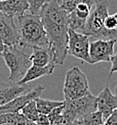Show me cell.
<instances>
[{"label": "cell", "mask_w": 117, "mask_h": 125, "mask_svg": "<svg viewBox=\"0 0 117 125\" xmlns=\"http://www.w3.org/2000/svg\"><path fill=\"white\" fill-rule=\"evenodd\" d=\"M110 62H111V68H110V71H109V79L111 78L113 73L117 72V52L116 54H113L111 56Z\"/></svg>", "instance_id": "4316f807"}, {"label": "cell", "mask_w": 117, "mask_h": 125, "mask_svg": "<svg viewBox=\"0 0 117 125\" xmlns=\"http://www.w3.org/2000/svg\"><path fill=\"white\" fill-rule=\"evenodd\" d=\"M116 112H117V108H116Z\"/></svg>", "instance_id": "836d02e7"}, {"label": "cell", "mask_w": 117, "mask_h": 125, "mask_svg": "<svg viewBox=\"0 0 117 125\" xmlns=\"http://www.w3.org/2000/svg\"><path fill=\"white\" fill-rule=\"evenodd\" d=\"M1 56L9 69V81L13 83H18L32 64L30 55H27L20 49L17 48L16 45H4Z\"/></svg>", "instance_id": "277c9868"}, {"label": "cell", "mask_w": 117, "mask_h": 125, "mask_svg": "<svg viewBox=\"0 0 117 125\" xmlns=\"http://www.w3.org/2000/svg\"><path fill=\"white\" fill-rule=\"evenodd\" d=\"M26 1L28 3V10H30V14L39 15V13L43 5L50 2L51 0H26Z\"/></svg>", "instance_id": "44dd1931"}, {"label": "cell", "mask_w": 117, "mask_h": 125, "mask_svg": "<svg viewBox=\"0 0 117 125\" xmlns=\"http://www.w3.org/2000/svg\"><path fill=\"white\" fill-rule=\"evenodd\" d=\"M67 14L60 6L58 0H51L44 4L39 13L46 37L54 51L56 65H63L67 56Z\"/></svg>", "instance_id": "6da1fadb"}, {"label": "cell", "mask_w": 117, "mask_h": 125, "mask_svg": "<svg viewBox=\"0 0 117 125\" xmlns=\"http://www.w3.org/2000/svg\"><path fill=\"white\" fill-rule=\"evenodd\" d=\"M44 90H45V86L38 85L31 89L28 92L22 94L19 96L15 97L8 103L3 105V106H0V113H18L27 103L40 97V95L42 94Z\"/></svg>", "instance_id": "30bf717a"}, {"label": "cell", "mask_w": 117, "mask_h": 125, "mask_svg": "<svg viewBox=\"0 0 117 125\" xmlns=\"http://www.w3.org/2000/svg\"><path fill=\"white\" fill-rule=\"evenodd\" d=\"M96 0H83L72 12L67 14L68 27L77 32L82 33L88 17L95 3Z\"/></svg>", "instance_id": "ba28073f"}, {"label": "cell", "mask_w": 117, "mask_h": 125, "mask_svg": "<svg viewBox=\"0 0 117 125\" xmlns=\"http://www.w3.org/2000/svg\"><path fill=\"white\" fill-rule=\"evenodd\" d=\"M35 101H36V107H37L39 113H43V114H48L53 108L64 104V101H62V102L51 101L47 99H41L40 97L36 98Z\"/></svg>", "instance_id": "ac0fdd59"}, {"label": "cell", "mask_w": 117, "mask_h": 125, "mask_svg": "<svg viewBox=\"0 0 117 125\" xmlns=\"http://www.w3.org/2000/svg\"><path fill=\"white\" fill-rule=\"evenodd\" d=\"M35 123L40 125H50V120L47 114H43V113H39L37 118L36 119Z\"/></svg>", "instance_id": "d4e9b609"}, {"label": "cell", "mask_w": 117, "mask_h": 125, "mask_svg": "<svg viewBox=\"0 0 117 125\" xmlns=\"http://www.w3.org/2000/svg\"><path fill=\"white\" fill-rule=\"evenodd\" d=\"M89 91L86 75L78 67H73L66 73L63 85L65 100H74L83 96Z\"/></svg>", "instance_id": "8992f818"}, {"label": "cell", "mask_w": 117, "mask_h": 125, "mask_svg": "<svg viewBox=\"0 0 117 125\" xmlns=\"http://www.w3.org/2000/svg\"><path fill=\"white\" fill-rule=\"evenodd\" d=\"M78 125H101L104 124V117L99 111L83 116L77 120Z\"/></svg>", "instance_id": "d6986e66"}, {"label": "cell", "mask_w": 117, "mask_h": 125, "mask_svg": "<svg viewBox=\"0 0 117 125\" xmlns=\"http://www.w3.org/2000/svg\"><path fill=\"white\" fill-rule=\"evenodd\" d=\"M55 63H50L46 66H37L31 64L30 68L28 69V70L26 71V73H25L24 77L19 80L18 83L19 84H27L28 82L33 81L35 80L41 78L45 75H50L53 73L54 69L56 67Z\"/></svg>", "instance_id": "2e32d148"}, {"label": "cell", "mask_w": 117, "mask_h": 125, "mask_svg": "<svg viewBox=\"0 0 117 125\" xmlns=\"http://www.w3.org/2000/svg\"><path fill=\"white\" fill-rule=\"evenodd\" d=\"M71 125H78V123H77V121H73V122L71 124Z\"/></svg>", "instance_id": "f1b7e54d"}, {"label": "cell", "mask_w": 117, "mask_h": 125, "mask_svg": "<svg viewBox=\"0 0 117 125\" xmlns=\"http://www.w3.org/2000/svg\"><path fill=\"white\" fill-rule=\"evenodd\" d=\"M104 25L108 30H117V20L114 14H108Z\"/></svg>", "instance_id": "603a6c76"}, {"label": "cell", "mask_w": 117, "mask_h": 125, "mask_svg": "<svg viewBox=\"0 0 117 125\" xmlns=\"http://www.w3.org/2000/svg\"><path fill=\"white\" fill-rule=\"evenodd\" d=\"M83 0H58L59 4L67 14L72 12L77 7V5Z\"/></svg>", "instance_id": "7402d4cb"}, {"label": "cell", "mask_w": 117, "mask_h": 125, "mask_svg": "<svg viewBox=\"0 0 117 125\" xmlns=\"http://www.w3.org/2000/svg\"><path fill=\"white\" fill-rule=\"evenodd\" d=\"M0 38L6 46H14L19 43V32L14 17L0 12Z\"/></svg>", "instance_id": "8fae6325"}, {"label": "cell", "mask_w": 117, "mask_h": 125, "mask_svg": "<svg viewBox=\"0 0 117 125\" xmlns=\"http://www.w3.org/2000/svg\"><path fill=\"white\" fill-rule=\"evenodd\" d=\"M115 93H116V95L117 96V84H116V88H115Z\"/></svg>", "instance_id": "4dcf8cb0"}, {"label": "cell", "mask_w": 117, "mask_h": 125, "mask_svg": "<svg viewBox=\"0 0 117 125\" xmlns=\"http://www.w3.org/2000/svg\"><path fill=\"white\" fill-rule=\"evenodd\" d=\"M109 14L108 0H96L88 17L82 34L91 36L94 40H116L117 30H108L104 24Z\"/></svg>", "instance_id": "3957f363"}, {"label": "cell", "mask_w": 117, "mask_h": 125, "mask_svg": "<svg viewBox=\"0 0 117 125\" xmlns=\"http://www.w3.org/2000/svg\"><path fill=\"white\" fill-rule=\"evenodd\" d=\"M89 36L68 28L67 54L92 64L89 57Z\"/></svg>", "instance_id": "52a82bcc"}, {"label": "cell", "mask_w": 117, "mask_h": 125, "mask_svg": "<svg viewBox=\"0 0 117 125\" xmlns=\"http://www.w3.org/2000/svg\"><path fill=\"white\" fill-rule=\"evenodd\" d=\"M22 114L25 116L27 119H29L30 121L35 122L36 119L37 118L38 115H39V112L36 107V101L33 100L31 102H30L29 103H27L21 109Z\"/></svg>", "instance_id": "ffe728a7"}, {"label": "cell", "mask_w": 117, "mask_h": 125, "mask_svg": "<svg viewBox=\"0 0 117 125\" xmlns=\"http://www.w3.org/2000/svg\"><path fill=\"white\" fill-rule=\"evenodd\" d=\"M28 10V3L26 0H2L0 1V12L19 17L25 14Z\"/></svg>", "instance_id": "9a60e30c"}, {"label": "cell", "mask_w": 117, "mask_h": 125, "mask_svg": "<svg viewBox=\"0 0 117 125\" xmlns=\"http://www.w3.org/2000/svg\"><path fill=\"white\" fill-rule=\"evenodd\" d=\"M30 125H40V124H36V123H35V122H30Z\"/></svg>", "instance_id": "f546056e"}, {"label": "cell", "mask_w": 117, "mask_h": 125, "mask_svg": "<svg viewBox=\"0 0 117 125\" xmlns=\"http://www.w3.org/2000/svg\"><path fill=\"white\" fill-rule=\"evenodd\" d=\"M114 15H115V17H116V19L117 20V13H116V14H114Z\"/></svg>", "instance_id": "d6a6232c"}, {"label": "cell", "mask_w": 117, "mask_h": 125, "mask_svg": "<svg viewBox=\"0 0 117 125\" xmlns=\"http://www.w3.org/2000/svg\"><path fill=\"white\" fill-rule=\"evenodd\" d=\"M3 47H4V44H3V41H2V39L0 38V55L2 54V52H3Z\"/></svg>", "instance_id": "83f0119b"}, {"label": "cell", "mask_w": 117, "mask_h": 125, "mask_svg": "<svg viewBox=\"0 0 117 125\" xmlns=\"http://www.w3.org/2000/svg\"><path fill=\"white\" fill-rule=\"evenodd\" d=\"M101 125H104V124H101Z\"/></svg>", "instance_id": "e575fe53"}, {"label": "cell", "mask_w": 117, "mask_h": 125, "mask_svg": "<svg viewBox=\"0 0 117 125\" xmlns=\"http://www.w3.org/2000/svg\"><path fill=\"white\" fill-rule=\"evenodd\" d=\"M30 59L32 64L41 67L55 63L54 51L51 46L34 47L31 55H30Z\"/></svg>", "instance_id": "5bb4252c"}, {"label": "cell", "mask_w": 117, "mask_h": 125, "mask_svg": "<svg viewBox=\"0 0 117 125\" xmlns=\"http://www.w3.org/2000/svg\"><path fill=\"white\" fill-rule=\"evenodd\" d=\"M0 1H2V0H0Z\"/></svg>", "instance_id": "d590c367"}, {"label": "cell", "mask_w": 117, "mask_h": 125, "mask_svg": "<svg viewBox=\"0 0 117 125\" xmlns=\"http://www.w3.org/2000/svg\"><path fill=\"white\" fill-rule=\"evenodd\" d=\"M30 122L22 113H0V124H9L12 125H30Z\"/></svg>", "instance_id": "e0dca14e"}, {"label": "cell", "mask_w": 117, "mask_h": 125, "mask_svg": "<svg viewBox=\"0 0 117 125\" xmlns=\"http://www.w3.org/2000/svg\"><path fill=\"white\" fill-rule=\"evenodd\" d=\"M63 108H64V104L62 105V106H56V107L53 108V109L47 114V116H48V117H49V120H50V123L53 122L56 117H58L63 113Z\"/></svg>", "instance_id": "cb8c5ba5"}, {"label": "cell", "mask_w": 117, "mask_h": 125, "mask_svg": "<svg viewBox=\"0 0 117 125\" xmlns=\"http://www.w3.org/2000/svg\"><path fill=\"white\" fill-rule=\"evenodd\" d=\"M104 125H117V112L115 110L110 115L105 118Z\"/></svg>", "instance_id": "484cf974"}, {"label": "cell", "mask_w": 117, "mask_h": 125, "mask_svg": "<svg viewBox=\"0 0 117 125\" xmlns=\"http://www.w3.org/2000/svg\"><path fill=\"white\" fill-rule=\"evenodd\" d=\"M96 100L97 97L89 91L78 99L65 100L63 114L70 122L77 121L83 116L97 111Z\"/></svg>", "instance_id": "5b68a950"}, {"label": "cell", "mask_w": 117, "mask_h": 125, "mask_svg": "<svg viewBox=\"0 0 117 125\" xmlns=\"http://www.w3.org/2000/svg\"><path fill=\"white\" fill-rule=\"evenodd\" d=\"M18 18L19 45L24 47L51 46L46 37L43 24L37 14H23Z\"/></svg>", "instance_id": "7a4b0ae2"}, {"label": "cell", "mask_w": 117, "mask_h": 125, "mask_svg": "<svg viewBox=\"0 0 117 125\" xmlns=\"http://www.w3.org/2000/svg\"><path fill=\"white\" fill-rule=\"evenodd\" d=\"M31 90L26 84L3 82L0 80V106L8 103L14 98L25 94Z\"/></svg>", "instance_id": "7c38bea8"}, {"label": "cell", "mask_w": 117, "mask_h": 125, "mask_svg": "<svg viewBox=\"0 0 117 125\" xmlns=\"http://www.w3.org/2000/svg\"><path fill=\"white\" fill-rule=\"evenodd\" d=\"M96 104L97 111L105 119L117 108V96L113 95L109 86H106L97 97Z\"/></svg>", "instance_id": "4fadbf2b"}, {"label": "cell", "mask_w": 117, "mask_h": 125, "mask_svg": "<svg viewBox=\"0 0 117 125\" xmlns=\"http://www.w3.org/2000/svg\"><path fill=\"white\" fill-rule=\"evenodd\" d=\"M116 40L97 39L89 42V57L92 64L99 62H110L114 54V47Z\"/></svg>", "instance_id": "9c48e42d"}, {"label": "cell", "mask_w": 117, "mask_h": 125, "mask_svg": "<svg viewBox=\"0 0 117 125\" xmlns=\"http://www.w3.org/2000/svg\"><path fill=\"white\" fill-rule=\"evenodd\" d=\"M0 125H12V124H2Z\"/></svg>", "instance_id": "1f68e13d"}]
</instances>
